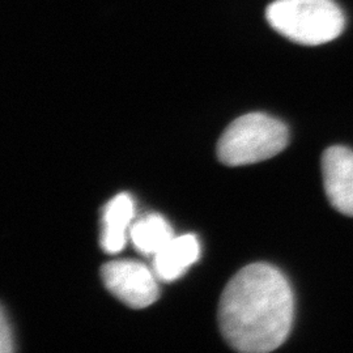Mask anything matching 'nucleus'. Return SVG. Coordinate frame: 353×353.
Segmentation results:
<instances>
[{"instance_id": "2", "label": "nucleus", "mask_w": 353, "mask_h": 353, "mask_svg": "<svg viewBox=\"0 0 353 353\" xmlns=\"http://www.w3.org/2000/svg\"><path fill=\"white\" fill-rule=\"evenodd\" d=\"M268 24L279 34L305 46L339 37L345 19L334 0H275L265 10Z\"/></svg>"}, {"instance_id": "9", "label": "nucleus", "mask_w": 353, "mask_h": 353, "mask_svg": "<svg viewBox=\"0 0 353 353\" xmlns=\"http://www.w3.org/2000/svg\"><path fill=\"white\" fill-rule=\"evenodd\" d=\"M0 351L3 353L13 351L12 330L8 325L4 309L1 310V318H0Z\"/></svg>"}, {"instance_id": "3", "label": "nucleus", "mask_w": 353, "mask_h": 353, "mask_svg": "<svg viewBox=\"0 0 353 353\" xmlns=\"http://www.w3.org/2000/svg\"><path fill=\"white\" fill-rule=\"evenodd\" d=\"M290 131L281 121L263 113L242 115L232 122L217 144V156L228 166L268 160L283 151Z\"/></svg>"}, {"instance_id": "8", "label": "nucleus", "mask_w": 353, "mask_h": 353, "mask_svg": "<svg viewBox=\"0 0 353 353\" xmlns=\"http://www.w3.org/2000/svg\"><path fill=\"white\" fill-rule=\"evenodd\" d=\"M173 237V229L161 214H147L137 220L130 229L132 245L143 255L154 256Z\"/></svg>"}, {"instance_id": "6", "label": "nucleus", "mask_w": 353, "mask_h": 353, "mask_svg": "<svg viewBox=\"0 0 353 353\" xmlns=\"http://www.w3.org/2000/svg\"><path fill=\"white\" fill-rule=\"evenodd\" d=\"M199 256L201 243L196 236H174L153 256V271L163 281H174L182 278Z\"/></svg>"}, {"instance_id": "1", "label": "nucleus", "mask_w": 353, "mask_h": 353, "mask_svg": "<svg viewBox=\"0 0 353 353\" xmlns=\"http://www.w3.org/2000/svg\"><path fill=\"white\" fill-rule=\"evenodd\" d=\"M294 299L290 281L276 267L252 263L243 267L221 294L219 325L236 351H275L290 336Z\"/></svg>"}, {"instance_id": "5", "label": "nucleus", "mask_w": 353, "mask_h": 353, "mask_svg": "<svg viewBox=\"0 0 353 353\" xmlns=\"http://www.w3.org/2000/svg\"><path fill=\"white\" fill-rule=\"evenodd\" d=\"M322 172L328 202L341 214L353 216V151L341 145L328 148Z\"/></svg>"}, {"instance_id": "7", "label": "nucleus", "mask_w": 353, "mask_h": 353, "mask_svg": "<svg viewBox=\"0 0 353 353\" xmlns=\"http://www.w3.org/2000/svg\"><path fill=\"white\" fill-rule=\"evenodd\" d=\"M135 205L132 198L123 192L114 196L103 208L102 214V250L108 254L122 252L127 241V232L131 229Z\"/></svg>"}, {"instance_id": "4", "label": "nucleus", "mask_w": 353, "mask_h": 353, "mask_svg": "<svg viewBox=\"0 0 353 353\" xmlns=\"http://www.w3.org/2000/svg\"><path fill=\"white\" fill-rule=\"evenodd\" d=\"M102 281L108 290L131 309H144L160 296L157 275L132 259L112 261L101 268Z\"/></svg>"}]
</instances>
